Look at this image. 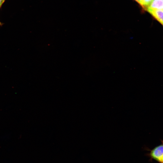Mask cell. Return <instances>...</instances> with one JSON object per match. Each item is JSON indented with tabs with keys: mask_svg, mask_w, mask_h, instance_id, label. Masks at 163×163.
I'll return each mask as SVG.
<instances>
[{
	"mask_svg": "<svg viewBox=\"0 0 163 163\" xmlns=\"http://www.w3.org/2000/svg\"><path fill=\"white\" fill-rule=\"evenodd\" d=\"M161 143L150 150L148 155L159 163H163V141L161 140Z\"/></svg>",
	"mask_w": 163,
	"mask_h": 163,
	"instance_id": "cell-1",
	"label": "cell"
},
{
	"mask_svg": "<svg viewBox=\"0 0 163 163\" xmlns=\"http://www.w3.org/2000/svg\"><path fill=\"white\" fill-rule=\"evenodd\" d=\"M146 10L163 25V10L149 8Z\"/></svg>",
	"mask_w": 163,
	"mask_h": 163,
	"instance_id": "cell-2",
	"label": "cell"
},
{
	"mask_svg": "<svg viewBox=\"0 0 163 163\" xmlns=\"http://www.w3.org/2000/svg\"><path fill=\"white\" fill-rule=\"evenodd\" d=\"M148 8L163 10V0H153L146 9Z\"/></svg>",
	"mask_w": 163,
	"mask_h": 163,
	"instance_id": "cell-3",
	"label": "cell"
},
{
	"mask_svg": "<svg viewBox=\"0 0 163 163\" xmlns=\"http://www.w3.org/2000/svg\"><path fill=\"white\" fill-rule=\"evenodd\" d=\"M153 0H143V8L145 9L151 4Z\"/></svg>",
	"mask_w": 163,
	"mask_h": 163,
	"instance_id": "cell-4",
	"label": "cell"
},
{
	"mask_svg": "<svg viewBox=\"0 0 163 163\" xmlns=\"http://www.w3.org/2000/svg\"><path fill=\"white\" fill-rule=\"evenodd\" d=\"M138 2L142 7L143 6V0H135Z\"/></svg>",
	"mask_w": 163,
	"mask_h": 163,
	"instance_id": "cell-5",
	"label": "cell"
},
{
	"mask_svg": "<svg viewBox=\"0 0 163 163\" xmlns=\"http://www.w3.org/2000/svg\"><path fill=\"white\" fill-rule=\"evenodd\" d=\"M4 1L5 0H0V8Z\"/></svg>",
	"mask_w": 163,
	"mask_h": 163,
	"instance_id": "cell-6",
	"label": "cell"
},
{
	"mask_svg": "<svg viewBox=\"0 0 163 163\" xmlns=\"http://www.w3.org/2000/svg\"><path fill=\"white\" fill-rule=\"evenodd\" d=\"M2 24V23L0 22V26Z\"/></svg>",
	"mask_w": 163,
	"mask_h": 163,
	"instance_id": "cell-7",
	"label": "cell"
}]
</instances>
